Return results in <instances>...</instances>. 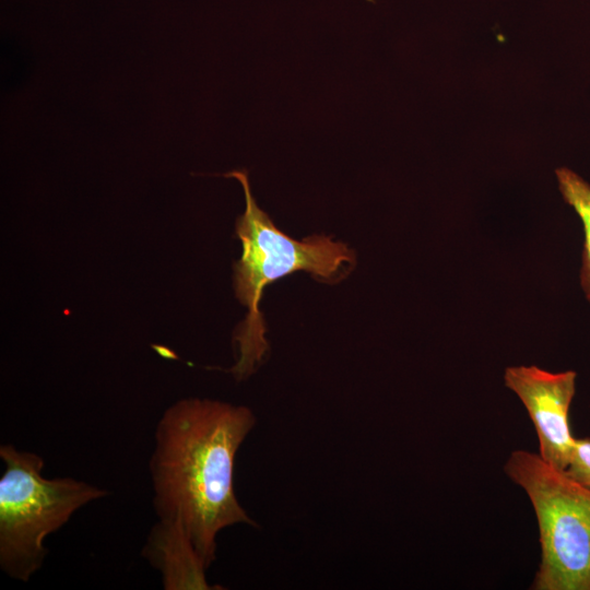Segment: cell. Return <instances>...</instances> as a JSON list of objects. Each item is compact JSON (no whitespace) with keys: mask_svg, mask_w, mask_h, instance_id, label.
<instances>
[{"mask_svg":"<svg viewBox=\"0 0 590 590\" xmlns=\"http://www.w3.org/2000/svg\"><path fill=\"white\" fill-rule=\"evenodd\" d=\"M255 425L248 406L200 398L178 400L156 424L149 462L154 510L184 526L208 567L223 529L258 527L234 487L236 455Z\"/></svg>","mask_w":590,"mask_h":590,"instance_id":"cell-1","label":"cell"},{"mask_svg":"<svg viewBox=\"0 0 590 590\" xmlns=\"http://www.w3.org/2000/svg\"><path fill=\"white\" fill-rule=\"evenodd\" d=\"M224 176L240 182L246 200L245 212L236 222L243 251L234 264V288L248 314L234 333L238 357L229 368L236 379L243 380L262 363L269 349L259 309L264 287L299 270L321 281L337 282L353 268L355 256L345 244L324 235H312L304 240L288 237L258 206L246 169L232 170Z\"/></svg>","mask_w":590,"mask_h":590,"instance_id":"cell-2","label":"cell"},{"mask_svg":"<svg viewBox=\"0 0 590 590\" xmlns=\"http://www.w3.org/2000/svg\"><path fill=\"white\" fill-rule=\"evenodd\" d=\"M0 568L27 582L48 554L45 539L109 492L74 477L47 479L43 458L13 445L0 446Z\"/></svg>","mask_w":590,"mask_h":590,"instance_id":"cell-3","label":"cell"},{"mask_svg":"<svg viewBox=\"0 0 590 590\" xmlns=\"http://www.w3.org/2000/svg\"><path fill=\"white\" fill-rule=\"evenodd\" d=\"M505 473L535 512L541 560L532 590H590V488L539 453L515 450Z\"/></svg>","mask_w":590,"mask_h":590,"instance_id":"cell-4","label":"cell"},{"mask_svg":"<svg viewBox=\"0 0 590 590\" xmlns=\"http://www.w3.org/2000/svg\"><path fill=\"white\" fill-rule=\"evenodd\" d=\"M577 373H551L535 365L510 366L504 380L524 405L535 428L539 456L565 471L575 446L569 410L576 392Z\"/></svg>","mask_w":590,"mask_h":590,"instance_id":"cell-5","label":"cell"},{"mask_svg":"<svg viewBox=\"0 0 590 590\" xmlns=\"http://www.w3.org/2000/svg\"><path fill=\"white\" fill-rule=\"evenodd\" d=\"M141 555L161 574L165 590L223 589L208 582L209 567L177 520L158 519L149 532Z\"/></svg>","mask_w":590,"mask_h":590,"instance_id":"cell-6","label":"cell"},{"mask_svg":"<svg viewBox=\"0 0 590 590\" xmlns=\"http://www.w3.org/2000/svg\"><path fill=\"white\" fill-rule=\"evenodd\" d=\"M555 175L563 199L582 223L585 240L580 281L590 303V184L567 167L557 168Z\"/></svg>","mask_w":590,"mask_h":590,"instance_id":"cell-7","label":"cell"},{"mask_svg":"<svg viewBox=\"0 0 590 590\" xmlns=\"http://www.w3.org/2000/svg\"><path fill=\"white\" fill-rule=\"evenodd\" d=\"M565 472L590 488V438H576Z\"/></svg>","mask_w":590,"mask_h":590,"instance_id":"cell-8","label":"cell"}]
</instances>
